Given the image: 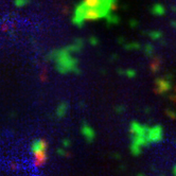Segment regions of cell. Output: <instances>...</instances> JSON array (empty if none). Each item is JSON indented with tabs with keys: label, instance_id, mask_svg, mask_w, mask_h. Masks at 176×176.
I'll use <instances>...</instances> for the list:
<instances>
[{
	"label": "cell",
	"instance_id": "9c48e42d",
	"mask_svg": "<svg viewBox=\"0 0 176 176\" xmlns=\"http://www.w3.org/2000/svg\"><path fill=\"white\" fill-rule=\"evenodd\" d=\"M67 103L65 102H62L61 104H59V106H57V108H56V116L59 118H63L66 115V112H67Z\"/></svg>",
	"mask_w": 176,
	"mask_h": 176
},
{
	"label": "cell",
	"instance_id": "7402d4cb",
	"mask_svg": "<svg viewBox=\"0 0 176 176\" xmlns=\"http://www.w3.org/2000/svg\"><path fill=\"white\" fill-rule=\"evenodd\" d=\"M171 26L173 27L174 29H176V21H175V20H172V21H171Z\"/></svg>",
	"mask_w": 176,
	"mask_h": 176
},
{
	"label": "cell",
	"instance_id": "603a6c76",
	"mask_svg": "<svg viewBox=\"0 0 176 176\" xmlns=\"http://www.w3.org/2000/svg\"><path fill=\"white\" fill-rule=\"evenodd\" d=\"M173 175L176 176V164L173 167Z\"/></svg>",
	"mask_w": 176,
	"mask_h": 176
},
{
	"label": "cell",
	"instance_id": "4fadbf2b",
	"mask_svg": "<svg viewBox=\"0 0 176 176\" xmlns=\"http://www.w3.org/2000/svg\"><path fill=\"white\" fill-rule=\"evenodd\" d=\"M149 36L153 41H158L162 37V33L159 31H151V32H149Z\"/></svg>",
	"mask_w": 176,
	"mask_h": 176
},
{
	"label": "cell",
	"instance_id": "ba28073f",
	"mask_svg": "<svg viewBox=\"0 0 176 176\" xmlns=\"http://www.w3.org/2000/svg\"><path fill=\"white\" fill-rule=\"evenodd\" d=\"M151 12H152V14L156 15V16H162L166 13V9L160 3H155L152 6V9H151Z\"/></svg>",
	"mask_w": 176,
	"mask_h": 176
},
{
	"label": "cell",
	"instance_id": "8992f818",
	"mask_svg": "<svg viewBox=\"0 0 176 176\" xmlns=\"http://www.w3.org/2000/svg\"><path fill=\"white\" fill-rule=\"evenodd\" d=\"M149 129L150 127H147V125H142L137 121H133L131 123V126H129V129H131L133 136H147Z\"/></svg>",
	"mask_w": 176,
	"mask_h": 176
},
{
	"label": "cell",
	"instance_id": "8fae6325",
	"mask_svg": "<svg viewBox=\"0 0 176 176\" xmlns=\"http://www.w3.org/2000/svg\"><path fill=\"white\" fill-rule=\"evenodd\" d=\"M159 67H160V59L159 57H155L152 61V63H151V69H152L153 72H156V71L158 70Z\"/></svg>",
	"mask_w": 176,
	"mask_h": 176
},
{
	"label": "cell",
	"instance_id": "d4e9b609",
	"mask_svg": "<svg viewBox=\"0 0 176 176\" xmlns=\"http://www.w3.org/2000/svg\"><path fill=\"white\" fill-rule=\"evenodd\" d=\"M138 176H143V175H141V174H139V175Z\"/></svg>",
	"mask_w": 176,
	"mask_h": 176
},
{
	"label": "cell",
	"instance_id": "7c38bea8",
	"mask_svg": "<svg viewBox=\"0 0 176 176\" xmlns=\"http://www.w3.org/2000/svg\"><path fill=\"white\" fill-rule=\"evenodd\" d=\"M126 50H139L141 48L139 43H131V44H125L124 46Z\"/></svg>",
	"mask_w": 176,
	"mask_h": 176
},
{
	"label": "cell",
	"instance_id": "7a4b0ae2",
	"mask_svg": "<svg viewBox=\"0 0 176 176\" xmlns=\"http://www.w3.org/2000/svg\"><path fill=\"white\" fill-rule=\"evenodd\" d=\"M51 56H55L56 59V68L61 73H67L70 71H73L75 73H80L79 69L76 68V61L70 56V52L64 48L59 50L57 53H54Z\"/></svg>",
	"mask_w": 176,
	"mask_h": 176
},
{
	"label": "cell",
	"instance_id": "44dd1931",
	"mask_svg": "<svg viewBox=\"0 0 176 176\" xmlns=\"http://www.w3.org/2000/svg\"><path fill=\"white\" fill-rule=\"evenodd\" d=\"M137 24H137V21H135V20L131 21V27H132V28H135Z\"/></svg>",
	"mask_w": 176,
	"mask_h": 176
},
{
	"label": "cell",
	"instance_id": "cb8c5ba5",
	"mask_svg": "<svg viewBox=\"0 0 176 176\" xmlns=\"http://www.w3.org/2000/svg\"><path fill=\"white\" fill-rule=\"evenodd\" d=\"M172 10H173L174 13H176V6H172Z\"/></svg>",
	"mask_w": 176,
	"mask_h": 176
},
{
	"label": "cell",
	"instance_id": "e0dca14e",
	"mask_svg": "<svg viewBox=\"0 0 176 176\" xmlns=\"http://www.w3.org/2000/svg\"><path fill=\"white\" fill-rule=\"evenodd\" d=\"M124 74H125L127 78H129V79H133V78L136 76V71L133 70V69H127V70L124 71Z\"/></svg>",
	"mask_w": 176,
	"mask_h": 176
},
{
	"label": "cell",
	"instance_id": "2e32d148",
	"mask_svg": "<svg viewBox=\"0 0 176 176\" xmlns=\"http://www.w3.org/2000/svg\"><path fill=\"white\" fill-rule=\"evenodd\" d=\"M14 4L17 8H22L26 4H28V0H14Z\"/></svg>",
	"mask_w": 176,
	"mask_h": 176
},
{
	"label": "cell",
	"instance_id": "ffe728a7",
	"mask_svg": "<svg viewBox=\"0 0 176 176\" xmlns=\"http://www.w3.org/2000/svg\"><path fill=\"white\" fill-rule=\"evenodd\" d=\"M56 152H57V154H59L61 156H65V155H66V152H65L63 149H57V151H56Z\"/></svg>",
	"mask_w": 176,
	"mask_h": 176
},
{
	"label": "cell",
	"instance_id": "ac0fdd59",
	"mask_svg": "<svg viewBox=\"0 0 176 176\" xmlns=\"http://www.w3.org/2000/svg\"><path fill=\"white\" fill-rule=\"evenodd\" d=\"M89 43H90V45H92V46H97L98 45V38L96 37V36H90L89 37Z\"/></svg>",
	"mask_w": 176,
	"mask_h": 176
},
{
	"label": "cell",
	"instance_id": "52a82bcc",
	"mask_svg": "<svg viewBox=\"0 0 176 176\" xmlns=\"http://www.w3.org/2000/svg\"><path fill=\"white\" fill-rule=\"evenodd\" d=\"M82 134L88 142L94 141V137H96V133H94V131L92 129V127H91L89 124L86 123V122H84L82 125Z\"/></svg>",
	"mask_w": 176,
	"mask_h": 176
},
{
	"label": "cell",
	"instance_id": "5b68a950",
	"mask_svg": "<svg viewBox=\"0 0 176 176\" xmlns=\"http://www.w3.org/2000/svg\"><path fill=\"white\" fill-rule=\"evenodd\" d=\"M155 84H156V92H158V94H166L168 91H170L171 88H172L170 79H166V78H158V79H156Z\"/></svg>",
	"mask_w": 176,
	"mask_h": 176
},
{
	"label": "cell",
	"instance_id": "6da1fadb",
	"mask_svg": "<svg viewBox=\"0 0 176 176\" xmlns=\"http://www.w3.org/2000/svg\"><path fill=\"white\" fill-rule=\"evenodd\" d=\"M109 11L107 9L101 8H87L83 3H80L75 8L73 17V24L78 27H82L83 22L86 20H98L103 17H106Z\"/></svg>",
	"mask_w": 176,
	"mask_h": 176
},
{
	"label": "cell",
	"instance_id": "5bb4252c",
	"mask_svg": "<svg viewBox=\"0 0 176 176\" xmlns=\"http://www.w3.org/2000/svg\"><path fill=\"white\" fill-rule=\"evenodd\" d=\"M131 152L133 153V155L138 156L141 153V147H139V145H137L135 143H132V145H131Z\"/></svg>",
	"mask_w": 176,
	"mask_h": 176
},
{
	"label": "cell",
	"instance_id": "d6986e66",
	"mask_svg": "<svg viewBox=\"0 0 176 176\" xmlns=\"http://www.w3.org/2000/svg\"><path fill=\"white\" fill-rule=\"evenodd\" d=\"M63 145H64L65 147H68L70 145V141L68 140V139H64V140H63Z\"/></svg>",
	"mask_w": 176,
	"mask_h": 176
},
{
	"label": "cell",
	"instance_id": "277c9868",
	"mask_svg": "<svg viewBox=\"0 0 176 176\" xmlns=\"http://www.w3.org/2000/svg\"><path fill=\"white\" fill-rule=\"evenodd\" d=\"M162 136H163V131H162L161 126L154 125L147 131V138L150 143H158L162 140Z\"/></svg>",
	"mask_w": 176,
	"mask_h": 176
},
{
	"label": "cell",
	"instance_id": "9a60e30c",
	"mask_svg": "<svg viewBox=\"0 0 176 176\" xmlns=\"http://www.w3.org/2000/svg\"><path fill=\"white\" fill-rule=\"evenodd\" d=\"M153 52H154V47H153L151 44H147L145 47H144V53L147 54V56H152Z\"/></svg>",
	"mask_w": 176,
	"mask_h": 176
},
{
	"label": "cell",
	"instance_id": "30bf717a",
	"mask_svg": "<svg viewBox=\"0 0 176 176\" xmlns=\"http://www.w3.org/2000/svg\"><path fill=\"white\" fill-rule=\"evenodd\" d=\"M106 20H107V22L110 24H118L119 21H120V18L118 17V16H116V15H112V14H107L106 15Z\"/></svg>",
	"mask_w": 176,
	"mask_h": 176
},
{
	"label": "cell",
	"instance_id": "3957f363",
	"mask_svg": "<svg viewBox=\"0 0 176 176\" xmlns=\"http://www.w3.org/2000/svg\"><path fill=\"white\" fill-rule=\"evenodd\" d=\"M31 151H32L34 158H35V162L37 164H43L46 161L47 143L44 139H37V140L33 141L32 145H31Z\"/></svg>",
	"mask_w": 176,
	"mask_h": 176
}]
</instances>
